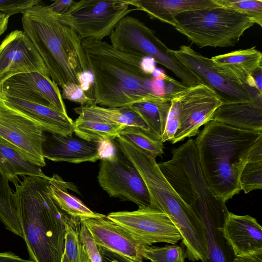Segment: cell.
Returning <instances> with one entry per match:
<instances>
[{"label": "cell", "instance_id": "6da1fadb", "mask_svg": "<svg viewBox=\"0 0 262 262\" xmlns=\"http://www.w3.org/2000/svg\"><path fill=\"white\" fill-rule=\"evenodd\" d=\"M50 178L26 176L14 185L23 239L34 262H61L65 247L66 224L70 216L52 198Z\"/></svg>", "mask_w": 262, "mask_h": 262}, {"label": "cell", "instance_id": "7a4b0ae2", "mask_svg": "<svg viewBox=\"0 0 262 262\" xmlns=\"http://www.w3.org/2000/svg\"><path fill=\"white\" fill-rule=\"evenodd\" d=\"M94 78V104L108 107H130L158 97L151 90V75L143 72V57L122 52L102 40H81Z\"/></svg>", "mask_w": 262, "mask_h": 262}, {"label": "cell", "instance_id": "3957f363", "mask_svg": "<svg viewBox=\"0 0 262 262\" xmlns=\"http://www.w3.org/2000/svg\"><path fill=\"white\" fill-rule=\"evenodd\" d=\"M194 140L199 163L213 193L226 203L241 191L239 177L262 130L236 128L211 120Z\"/></svg>", "mask_w": 262, "mask_h": 262}, {"label": "cell", "instance_id": "277c9868", "mask_svg": "<svg viewBox=\"0 0 262 262\" xmlns=\"http://www.w3.org/2000/svg\"><path fill=\"white\" fill-rule=\"evenodd\" d=\"M24 32L43 59L52 80L61 88L79 85L78 76L90 70L81 39L62 15L40 4L22 13Z\"/></svg>", "mask_w": 262, "mask_h": 262}, {"label": "cell", "instance_id": "5b68a950", "mask_svg": "<svg viewBox=\"0 0 262 262\" xmlns=\"http://www.w3.org/2000/svg\"><path fill=\"white\" fill-rule=\"evenodd\" d=\"M113 141L142 177L149 194V207L165 213L178 228L185 247V256L192 261H202L206 253L203 224L166 180L156 157L119 135Z\"/></svg>", "mask_w": 262, "mask_h": 262}, {"label": "cell", "instance_id": "8992f818", "mask_svg": "<svg viewBox=\"0 0 262 262\" xmlns=\"http://www.w3.org/2000/svg\"><path fill=\"white\" fill-rule=\"evenodd\" d=\"M176 29L199 48L234 46L254 22L223 7L186 11L174 17Z\"/></svg>", "mask_w": 262, "mask_h": 262}, {"label": "cell", "instance_id": "52a82bcc", "mask_svg": "<svg viewBox=\"0 0 262 262\" xmlns=\"http://www.w3.org/2000/svg\"><path fill=\"white\" fill-rule=\"evenodd\" d=\"M171 159L158 163L161 172L181 198L196 214L224 207L207 183L202 172L194 140L189 139L172 151Z\"/></svg>", "mask_w": 262, "mask_h": 262}, {"label": "cell", "instance_id": "ba28073f", "mask_svg": "<svg viewBox=\"0 0 262 262\" xmlns=\"http://www.w3.org/2000/svg\"><path fill=\"white\" fill-rule=\"evenodd\" d=\"M110 38L119 51L141 57H150L172 72L186 86L201 84L199 78L181 63L152 30L138 19L126 15L114 28Z\"/></svg>", "mask_w": 262, "mask_h": 262}, {"label": "cell", "instance_id": "9c48e42d", "mask_svg": "<svg viewBox=\"0 0 262 262\" xmlns=\"http://www.w3.org/2000/svg\"><path fill=\"white\" fill-rule=\"evenodd\" d=\"M129 6L126 0H81L74 1L62 15L81 40H102L122 18L135 10Z\"/></svg>", "mask_w": 262, "mask_h": 262}, {"label": "cell", "instance_id": "30bf717a", "mask_svg": "<svg viewBox=\"0 0 262 262\" xmlns=\"http://www.w3.org/2000/svg\"><path fill=\"white\" fill-rule=\"evenodd\" d=\"M114 145V153L101 160L97 177L100 186L111 197L132 202L139 208L149 207V194L142 177L129 159Z\"/></svg>", "mask_w": 262, "mask_h": 262}, {"label": "cell", "instance_id": "8fae6325", "mask_svg": "<svg viewBox=\"0 0 262 262\" xmlns=\"http://www.w3.org/2000/svg\"><path fill=\"white\" fill-rule=\"evenodd\" d=\"M171 53L184 66L194 73L204 84L212 90L223 104L262 99V95L256 89L239 84L228 79L212 67L210 58L182 45Z\"/></svg>", "mask_w": 262, "mask_h": 262}, {"label": "cell", "instance_id": "7c38bea8", "mask_svg": "<svg viewBox=\"0 0 262 262\" xmlns=\"http://www.w3.org/2000/svg\"><path fill=\"white\" fill-rule=\"evenodd\" d=\"M106 216L144 246L158 243L176 245L182 239L180 232L168 215L149 207L113 212Z\"/></svg>", "mask_w": 262, "mask_h": 262}, {"label": "cell", "instance_id": "4fadbf2b", "mask_svg": "<svg viewBox=\"0 0 262 262\" xmlns=\"http://www.w3.org/2000/svg\"><path fill=\"white\" fill-rule=\"evenodd\" d=\"M45 132L29 118L0 103V141L39 167L46 165L42 151Z\"/></svg>", "mask_w": 262, "mask_h": 262}, {"label": "cell", "instance_id": "5bb4252c", "mask_svg": "<svg viewBox=\"0 0 262 262\" xmlns=\"http://www.w3.org/2000/svg\"><path fill=\"white\" fill-rule=\"evenodd\" d=\"M179 102L180 124L172 144L198 134L199 128L211 120L223 103L216 94L204 84L187 87L176 96Z\"/></svg>", "mask_w": 262, "mask_h": 262}, {"label": "cell", "instance_id": "9a60e30c", "mask_svg": "<svg viewBox=\"0 0 262 262\" xmlns=\"http://www.w3.org/2000/svg\"><path fill=\"white\" fill-rule=\"evenodd\" d=\"M30 72H38L51 78L43 59L27 35L24 31H13L0 44V88L10 77Z\"/></svg>", "mask_w": 262, "mask_h": 262}, {"label": "cell", "instance_id": "2e32d148", "mask_svg": "<svg viewBox=\"0 0 262 262\" xmlns=\"http://www.w3.org/2000/svg\"><path fill=\"white\" fill-rule=\"evenodd\" d=\"M0 95L47 105L68 116L58 85L38 72L19 74L8 79L0 88Z\"/></svg>", "mask_w": 262, "mask_h": 262}, {"label": "cell", "instance_id": "e0dca14e", "mask_svg": "<svg viewBox=\"0 0 262 262\" xmlns=\"http://www.w3.org/2000/svg\"><path fill=\"white\" fill-rule=\"evenodd\" d=\"M81 221L91 232L98 247L132 260L142 261V248L144 245L106 215L86 218Z\"/></svg>", "mask_w": 262, "mask_h": 262}, {"label": "cell", "instance_id": "ac0fdd59", "mask_svg": "<svg viewBox=\"0 0 262 262\" xmlns=\"http://www.w3.org/2000/svg\"><path fill=\"white\" fill-rule=\"evenodd\" d=\"M99 142L79 137L45 132L42 151L45 159L55 162L80 163L101 160Z\"/></svg>", "mask_w": 262, "mask_h": 262}, {"label": "cell", "instance_id": "d6986e66", "mask_svg": "<svg viewBox=\"0 0 262 262\" xmlns=\"http://www.w3.org/2000/svg\"><path fill=\"white\" fill-rule=\"evenodd\" d=\"M223 233L234 256L262 249V227L255 218L249 215H239L229 212Z\"/></svg>", "mask_w": 262, "mask_h": 262}, {"label": "cell", "instance_id": "ffe728a7", "mask_svg": "<svg viewBox=\"0 0 262 262\" xmlns=\"http://www.w3.org/2000/svg\"><path fill=\"white\" fill-rule=\"evenodd\" d=\"M0 103L31 119L44 132L64 135H71L74 133V121L69 116L50 106L2 95Z\"/></svg>", "mask_w": 262, "mask_h": 262}, {"label": "cell", "instance_id": "44dd1931", "mask_svg": "<svg viewBox=\"0 0 262 262\" xmlns=\"http://www.w3.org/2000/svg\"><path fill=\"white\" fill-rule=\"evenodd\" d=\"M210 59L213 68L219 72L245 86H248L247 81L252 73L262 67V54L255 47L219 55Z\"/></svg>", "mask_w": 262, "mask_h": 262}, {"label": "cell", "instance_id": "7402d4cb", "mask_svg": "<svg viewBox=\"0 0 262 262\" xmlns=\"http://www.w3.org/2000/svg\"><path fill=\"white\" fill-rule=\"evenodd\" d=\"M229 211L227 207L201 213L206 244V258L202 262H233V251L224 237L223 227Z\"/></svg>", "mask_w": 262, "mask_h": 262}, {"label": "cell", "instance_id": "603a6c76", "mask_svg": "<svg viewBox=\"0 0 262 262\" xmlns=\"http://www.w3.org/2000/svg\"><path fill=\"white\" fill-rule=\"evenodd\" d=\"M135 10L146 12L152 19L175 26L174 17L188 11L219 7L214 0H126Z\"/></svg>", "mask_w": 262, "mask_h": 262}, {"label": "cell", "instance_id": "cb8c5ba5", "mask_svg": "<svg viewBox=\"0 0 262 262\" xmlns=\"http://www.w3.org/2000/svg\"><path fill=\"white\" fill-rule=\"evenodd\" d=\"M211 120L245 130H262V99L223 104Z\"/></svg>", "mask_w": 262, "mask_h": 262}, {"label": "cell", "instance_id": "d4e9b609", "mask_svg": "<svg viewBox=\"0 0 262 262\" xmlns=\"http://www.w3.org/2000/svg\"><path fill=\"white\" fill-rule=\"evenodd\" d=\"M79 117L128 126L140 128L150 137V130L142 118L129 107H108L95 104L74 108Z\"/></svg>", "mask_w": 262, "mask_h": 262}, {"label": "cell", "instance_id": "484cf974", "mask_svg": "<svg viewBox=\"0 0 262 262\" xmlns=\"http://www.w3.org/2000/svg\"><path fill=\"white\" fill-rule=\"evenodd\" d=\"M51 194L58 207L69 215L82 220L86 218L100 217L104 214L95 212L80 200L70 194L68 189L79 193L76 186L67 182L57 174L50 178Z\"/></svg>", "mask_w": 262, "mask_h": 262}, {"label": "cell", "instance_id": "4316f807", "mask_svg": "<svg viewBox=\"0 0 262 262\" xmlns=\"http://www.w3.org/2000/svg\"><path fill=\"white\" fill-rule=\"evenodd\" d=\"M0 169L14 185L20 181L18 177L44 176L41 167L31 163L18 151L0 141Z\"/></svg>", "mask_w": 262, "mask_h": 262}, {"label": "cell", "instance_id": "83f0119b", "mask_svg": "<svg viewBox=\"0 0 262 262\" xmlns=\"http://www.w3.org/2000/svg\"><path fill=\"white\" fill-rule=\"evenodd\" d=\"M170 104V101L157 97L135 103L129 107L137 113L148 125L150 137L161 141Z\"/></svg>", "mask_w": 262, "mask_h": 262}, {"label": "cell", "instance_id": "f1b7e54d", "mask_svg": "<svg viewBox=\"0 0 262 262\" xmlns=\"http://www.w3.org/2000/svg\"><path fill=\"white\" fill-rule=\"evenodd\" d=\"M126 126L78 117L74 121V133L86 141L101 142L113 140Z\"/></svg>", "mask_w": 262, "mask_h": 262}, {"label": "cell", "instance_id": "f546056e", "mask_svg": "<svg viewBox=\"0 0 262 262\" xmlns=\"http://www.w3.org/2000/svg\"><path fill=\"white\" fill-rule=\"evenodd\" d=\"M0 220L5 228L23 238L21 220L8 180L0 169Z\"/></svg>", "mask_w": 262, "mask_h": 262}, {"label": "cell", "instance_id": "4dcf8cb0", "mask_svg": "<svg viewBox=\"0 0 262 262\" xmlns=\"http://www.w3.org/2000/svg\"><path fill=\"white\" fill-rule=\"evenodd\" d=\"M80 219L70 216L66 224L65 247L61 262H89L90 259L80 238Z\"/></svg>", "mask_w": 262, "mask_h": 262}, {"label": "cell", "instance_id": "1f68e13d", "mask_svg": "<svg viewBox=\"0 0 262 262\" xmlns=\"http://www.w3.org/2000/svg\"><path fill=\"white\" fill-rule=\"evenodd\" d=\"M136 146L151 153L155 157H161L163 152V143L155 140L140 128L128 126L119 134Z\"/></svg>", "mask_w": 262, "mask_h": 262}, {"label": "cell", "instance_id": "d6a6232c", "mask_svg": "<svg viewBox=\"0 0 262 262\" xmlns=\"http://www.w3.org/2000/svg\"><path fill=\"white\" fill-rule=\"evenodd\" d=\"M142 256L151 262H184L185 260L182 248L176 245L162 247L144 246L142 248Z\"/></svg>", "mask_w": 262, "mask_h": 262}, {"label": "cell", "instance_id": "836d02e7", "mask_svg": "<svg viewBox=\"0 0 262 262\" xmlns=\"http://www.w3.org/2000/svg\"><path fill=\"white\" fill-rule=\"evenodd\" d=\"M220 6L228 8L243 14L255 24L262 26L261 0H214Z\"/></svg>", "mask_w": 262, "mask_h": 262}, {"label": "cell", "instance_id": "e575fe53", "mask_svg": "<svg viewBox=\"0 0 262 262\" xmlns=\"http://www.w3.org/2000/svg\"><path fill=\"white\" fill-rule=\"evenodd\" d=\"M239 184L245 193L262 188V161L246 163L240 175Z\"/></svg>", "mask_w": 262, "mask_h": 262}, {"label": "cell", "instance_id": "d590c367", "mask_svg": "<svg viewBox=\"0 0 262 262\" xmlns=\"http://www.w3.org/2000/svg\"><path fill=\"white\" fill-rule=\"evenodd\" d=\"M170 107L167 117L164 130L161 142L171 141L176 133L180 124L179 102L177 97L170 101Z\"/></svg>", "mask_w": 262, "mask_h": 262}, {"label": "cell", "instance_id": "8d00e7d4", "mask_svg": "<svg viewBox=\"0 0 262 262\" xmlns=\"http://www.w3.org/2000/svg\"><path fill=\"white\" fill-rule=\"evenodd\" d=\"M61 88L63 99L78 103L82 106L94 104V99L88 96L80 86L77 84L68 82Z\"/></svg>", "mask_w": 262, "mask_h": 262}, {"label": "cell", "instance_id": "74e56055", "mask_svg": "<svg viewBox=\"0 0 262 262\" xmlns=\"http://www.w3.org/2000/svg\"><path fill=\"white\" fill-rule=\"evenodd\" d=\"M79 234L92 262H102L98 246L91 232L81 220L79 225Z\"/></svg>", "mask_w": 262, "mask_h": 262}, {"label": "cell", "instance_id": "f35d334b", "mask_svg": "<svg viewBox=\"0 0 262 262\" xmlns=\"http://www.w3.org/2000/svg\"><path fill=\"white\" fill-rule=\"evenodd\" d=\"M41 3L39 0H0V12L10 16Z\"/></svg>", "mask_w": 262, "mask_h": 262}, {"label": "cell", "instance_id": "ab89813d", "mask_svg": "<svg viewBox=\"0 0 262 262\" xmlns=\"http://www.w3.org/2000/svg\"><path fill=\"white\" fill-rule=\"evenodd\" d=\"M102 262H134L124 256L111 251L101 247H98Z\"/></svg>", "mask_w": 262, "mask_h": 262}, {"label": "cell", "instance_id": "60d3db41", "mask_svg": "<svg viewBox=\"0 0 262 262\" xmlns=\"http://www.w3.org/2000/svg\"><path fill=\"white\" fill-rule=\"evenodd\" d=\"M74 2L73 0L54 1L49 6L54 12L63 15L67 12Z\"/></svg>", "mask_w": 262, "mask_h": 262}, {"label": "cell", "instance_id": "b9f144b4", "mask_svg": "<svg viewBox=\"0 0 262 262\" xmlns=\"http://www.w3.org/2000/svg\"><path fill=\"white\" fill-rule=\"evenodd\" d=\"M78 79L79 85L84 92L89 91L94 83V76L90 70L82 72L79 75Z\"/></svg>", "mask_w": 262, "mask_h": 262}, {"label": "cell", "instance_id": "7bdbcfd3", "mask_svg": "<svg viewBox=\"0 0 262 262\" xmlns=\"http://www.w3.org/2000/svg\"><path fill=\"white\" fill-rule=\"evenodd\" d=\"M262 161V136L256 141L251 150L247 162H252Z\"/></svg>", "mask_w": 262, "mask_h": 262}, {"label": "cell", "instance_id": "ee69618b", "mask_svg": "<svg viewBox=\"0 0 262 262\" xmlns=\"http://www.w3.org/2000/svg\"><path fill=\"white\" fill-rule=\"evenodd\" d=\"M233 262H262V249L247 254L235 256Z\"/></svg>", "mask_w": 262, "mask_h": 262}, {"label": "cell", "instance_id": "f6af8a7d", "mask_svg": "<svg viewBox=\"0 0 262 262\" xmlns=\"http://www.w3.org/2000/svg\"><path fill=\"white\" fill-rule=\"evenodd\" d=\"M0 262H34L26 259L11 252H0Z\"/></svg>", "mask_w": 262, "mask_h": 262}, {"label": "cell", "instance_id": "bcb514c9", "mask_svg": "<svg viewBox=\"0 0 262 262\" xmlns=\"http://www.w3.org/2000/svg\"><path fill=\"white\" fill-rule=\"evenodd\" d=\"M141 67L144 73L151 75L154 70L156 68V61L151 57H143L141 61Z\"/></svg>", "mask_w": 262, "mask_h": 262}, {"label": "cell", "instance_id": "7dc6e473", "mask_svg": "<svg viewBox=\"0 0 262 262\" xmlns=\"http://www.w3.org/2000/svg\"><path fill=\"white\" fill-rule=\"evenodd\" d=\"M10 16L0 12V36L7 30Z\"/></svg>", "mask_w": 262, "mask_h": 262}, {"label": "cell", "instance_id": "c3c4849f", "mask_svg": "<svg viewBox=\"0 0 262 262\" xmlns=\"http://www.w3.org/2000/svg\"><path fill=\"white\" fill-rule=\"evenodd\" d=\"M132 261H133L134 262H143V261H138V260H132L131 259Z\"/></svg>", "mask_w": 262, "mask_h": 262}]
</instances>
